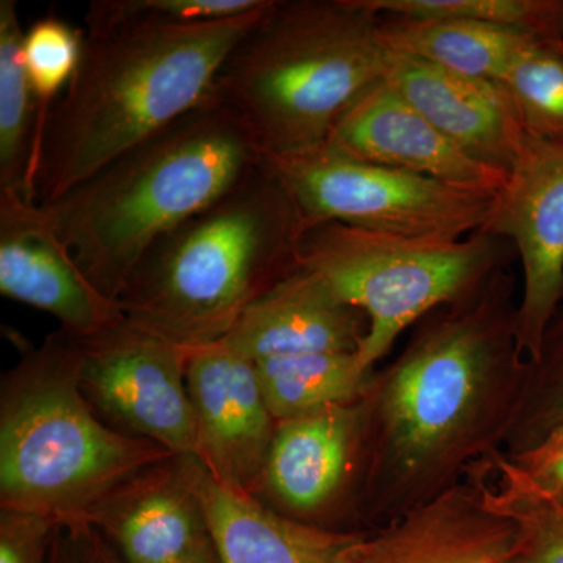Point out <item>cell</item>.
Listing matches in <instances>:
<instances>
[{
  "label": "cell",
  "mask_w": 563,
  "mask_h": 563,
  "mask_svg": "<svg viewBox=\"0 0 563 563\" xmlns=\"http://www.w3.org/2000/svg\"><path fill=\"white\" fill-rule=\"evenodd\" d=\"M517 309L506 266L468 298L426 314L398 357L374 369L361 398L354 531L433 501L504 450L528 373Z\"/></svg>",
  "instance_id": "obj_1"
},
{
  "label": "cell",
  "mask_w": 563,
  "mask_h": 563,
  "mask_svg": "<svg viewBox=\"0 0 563 563\" xmlns=\"http://www.w3.org/2000/svg\"><path fill=\"white\" fill-rule=\"evenodd\" d=\"M268 2L243 16L199 24H87L79 66L44 128L36 203L57 201L207 101L229 52Z\"/></svg>",
  "instance_id": "obj_2"
},
{
  "label": "cell",
  "mask_w": 563,
  "mask_h": 563,
  "mask_svg": "<svg viewBox=\"0 0 563 563\" xmlns=\"http://www.w3.org/2000/svg\"><path fill=\"white\" fill-rule=\"evenodd\" d=\"M262 162L239 114L211 95L46 203L55 231L96 288L120 302L141 258Z\"/></svg>",
  "instance_id": "obj_3"
},
{
  "label": "cell",
  "mask_w": 563,
  "mask_h": 563,
  "mask_svg": "<svg viewBox=\"0 0 563 563\" xmlns=\"http://www.w3.org/2000/svg\"><path fill=\"white\" fill-rule=\"evenodd\" d=\"M302 224L263 161L141 258L125 318L184 350L221 342L244 310L299 268Z\"/></svg>",
  "instance_id": "obj_4"
},
{
  "label": "cell",
  "mask_w": 563,
  "mask_h": 563,
  "mask_svg": "<svg viewBox=\"0 0 563 563\" xmlns=\"http://www.w3.org/2000/svg\"><path fill=\"white\" fill-rule=\"evenodd\" d=\"M387 60L380 16L361 0H269L222 63L213 95L262 157L296 154L328 141Z\"/></svg>",
  "instance_id": "obj_5"
},
{
  "label": "cell",
  "mask_w": 563,
  "mask_h": 563,
  "mask_svg": "<svg viewBox=\"0 0 563 563\" xmlns=\"http://www.w3.org/2000/svg\"><path fill=\"white\" fill-rule=\"evenodd\" d=\"M79 336L63 328L0 380V510L87 521L114 488L173 453L114 431L80 387Z\"/></svg>",
  "instance_id": "obj_6"
},
{
  "label": "cell",
  "mask_w": 563,
  "mask_h": 563,
  "mask_svg": "<svg viewBox=\"0 0 563 563\" xmlns=\"http://www.w3.org/2000/svg\"><path fill=\"white\" fill-rule=\"evenodd\" d=\"M510 246L484 231L451 240L325 222L302 229L298 262L365 314L368 332L357 358L373 372L407 329L506 268Z\"/></svg>",
  "instance_id": "obj_7"
},
{
  "label": "cell",
  "mask_w": 563,
  "mask_h": 563,
  "mask_svg": "<svg viewBox=\"0 0 563 563\" xmlns=\"http://www.w3.org/2000/svg\"><path fill=\"white\" fill-rule=\"evenodd\" d=\"M263 163L298 211L302 229L325 222L395 235L461 240L483 231L496 196L357 161L329 144Z\"/></svg>",
  "instance_id": "obj_8"
},
{
  "label": "cell",
  "mask_w": 563,
  "mask_h": 563,
  "mask_svg": "<svg viewBox=\"0 0 563 563\" xmlns=\"http://www.w3.org/2000/svg\"><path fill=\"white\" fill-rule=\"evenodd\" d=\"M80 347L81 391L107 426L161 444L174 455L196 457L187 350L128 318L80 339Z\"/></svg>",
  "instance_id": "obj_9"
},
{
  "label": "cell",
  "mask_w": 563,
  "mask_h": 563,
  "mask_svg": "<svg viewBox=\"0 0 563 563\" xmlns=\"http://www.w3.org/2000/svg\"><path fill=\"white\" fill-rule=\"evenodd\" d=\"M483 231L506 240L520 255L517 340L532 361L563 301V143L529 136Z\"/></svg>",
  "instance_id": "obj_10"
},
{
  "label": "cell",
  "mask_w": 563,
  "mask_h": 563,
  "mask_svg": "<svg viewBox=\"0 0 563 563\" xmlns=\"http://www.w3.org/2000/svg\"><path fill=\"white\" fill-rule=\"evenodd\" d=\"M361 433V399L277 422L255 496L292 520L357 532L352 498Z\"/></svg>",
  "instance_id": "obj_11"
},
{
  "label": "cell",
  "mask_w": 563,
  "mask_h": 563,
  "mask_svg": "<svg viewBox=\"0 0 563 563\" xmlns=\"http://www.w3.org/2000/svg\"><path fill=\"white\" fill-rule=\"evenodd\" d=\"M187 387L198 429L196 459L218 483L255 496L277 421L257 368L224 342L188 351Z\"/></svg>",
  "instance_id": "obj_12"
},
{
  "label": "cell",
  "mask_w": 563,
  "mask_h": 563,
  "mask_svg": "<svg viewBox=\"0 0 563 563\" xmlns=\"http://www.w3.org/2000/svg\"><path fill=\"white\" fill-rule=\"evenodd\" d=\"M0 292L52 314L79 339L125 320L121 303L81 272L43 207L14 191H0Z\"/></svg>",
  "instance_id": "obj_13"
},
{
  "label": "cell",
  "mask_w": 563,
  "mask_h": 563,
  "mask_svg": "<svg viewBox=\"0 0 563 563\" xmlns=\"http://www.w3.org/2000/svg\"><path fill=\"white\" fill-rule=\"evenodd\" d=\"M325 144L357 161L496 196L509 173L476 161L383 79L340 118Z\"/></svg>",
  "instance_id": "obj_14"
},
{
  "label": "cell",
  "mask_w": 563,
  "mask_h": 563,
  "mask_svg": "<svg viewBox=\"0 0 563 563\" xmlns=\"http://www.w3.org/2000/svg\"><path fill=\"white\" fill-rule=\"evenodd\" d=\"M192 455H173L125 481L88 515L121 563H181L210 542Z\"/></svg>",
  "instance_id": "obj_15"
},
{
  "label": "cell",
  "mask_w": 563,
  "mask_h": 563,
  "mask_svg": "<svg viewBox=\"0 0 563 563\" xmlns=\"http://www.w3.org/2000/svg\"><path fill=\"white\" fill-rule=\"evenodd\" d=\"M384 79L466 154L506 173L514 168L529 135L498 81L391 51Z\"/></svg>",
  "instance_id": "obj_16"
},
{
  "label": "cell",
  "mask_w": 563,
  "mask_h": 563,
  "mask_svg": "<svg viewBox=\"0 0 563 563\" xmlns=\"http://www.w3.org/2000/svg\"><path fill=\"white\" fill-rule=\"evenodd\" d=\"M515 528L463 479L439 498L362 532L344 563H506Z\"/></svg>",
  "instance_id": "obj_17"
},
{
  "label": "cell",
  "mask_w": 563,
  "mask_h": 563,
  "mask_svg": "<svg viewBox=\"0 0 563 563\" xmlns=\"http://www.w3.org/2000/svg\"><path fill=\"white\" fill-rule=\"evenodd\" d=\"M366 332L365 314L299 265L252 302L221 342L257 363L318 352H357Z\"/></svg>",
  "instance_id": "obj_18"
},
{
  "label": "cell",
  "mask_w": 563,
  "mask_h": 563,
  "mask_svg": "<svg viewBox=\"0 0 563 563\" xmlns=\"http://www.w3.org/2000/svg\"><path fill=\"white\" fill-rule=\"evenodd\" d=\"M192 474L220 563H344L361 539L362 532L285 517L257 496L218 483L196 457Z\"/></svg>",
  "instance_id": "obj_19"
},
{
  "label": "cell",
  "mask_w": 563,
  "mask_h": 563,
  "mask_svg": "<svg viewBox=\"0 0 563 563\" xmlns=\"http://www.w3.org/2000/svg\"><path fill=\"white\" fill-rule=\"evenodd\" d=\"M380 35L396 54L492 81L506 76L536 36L483 22L401 16H380Z\"/></svg>",
  "instance_id": "obj_20"
},
{
  "label": "cell",
  "mask_w": 563,
  "mask_h": 563,
  "mask_svg": "<svg viewBox=\"0 0 563 563\" xmlns=\"http://www.w3.org/2000/svg\"><path fill=\"white\" fill-rule=\"evenodd\" d=\"M463 479L488 510L514 525L517 536L506 563H563V503L533 483L506 451L474 462Z\"/></svg>",
  "instance_id": "obj_21"
},
{
  "label": "cell",
  "mask_w": 563,
  "mask_h": 563,
  "mask_svg": "<svg viewBox=\"0 0 563 563\" xmlns=\"http://www.w3.org/2000/svg\"><path fill=\"white\" fill-rule=\"evenodd\" d=\"M16 0H0V191L36 202L35 177L47 117L25 73Z\"/></svg>",
  "instance_id": "obj_22"
},
{
  "label": "cell",
  "mask_w": 563,
  "mask_h": 563,
  "mask_svg": "<svg viewBox=\"0 0 563 563\" xmlns=\"http://www.w3.org/2000/svg\"><path fill=\"white\" fill-rule=\"evenodd\" d=\"M269 412L277 422L325 407L358 401L373 372L362 368L357 352H318L255 363Z\"/></svg>",
  "instance_id": "obj_23"
},
{
  "label": "cell",
  "mask_w": 563,
  "mask_h": 563,
  "mask_svg": "<svg viewBox=\"0 0 563 563\" xmlns=\"http://www.w3.org/2000/svg\"><path fill=\"white\" fill-rule=\"evenodd\" d=\"M498 84L529 136L563 143L562 36H533Z\"/></svg>",
  "instance_id": "obj_24"
},
{
  "label": "cell",
  "mask_w": 563,
  "mask_h": 563,
  "mask_svg": "<svg viewBox=\"0 0 563 563\" xmlns=\"http://www.w3.org/2000/svg\"><path fill=\"white\" fill-rule=\"evenodd\" d=\"M380 16L483 22L536 36H562L563 0H361Z\"/></svg>",
  "instance_id": "obj_25"
},
{
  "label": "cell",
  "mask_w": 563,
  "mask_h": 563,
  "mask_svg": "<svg viewBox=\"0 0 563 563\" xmlns=\"http://www.w3.org/2000/svg\"><path fill=\"white\" fill-rule=\"evenodd\" d=\"M563 424V301L544 332L542 346L532 361L523 395L504 451L517 455L542 442Z\"/></svg>",
  "instance_id": "obj_26"
},
{
  "label": "cell",
  "mask_w": 563,
  "mask_h": 563,
  "mask_svg": "<svg viewBox=\"0 0 563 563\" xmlns=\"http://www.w3.org/2000/svg\"><path fill=\"white\" fill-rule=\"evenodd\" d=\"M84 38L85 31L58 16L40 18L24 33L25 73L46 117L76 74Z\"/></svg>",
  "instance_id": "obj_27"
},
{
  "label": "cell",
  "mask_w": 563,
  "mask_h": 563,
  "mask_svg": "<svg viewBox=\"0 0 563 563\" xmlns=\"http://www.w3.org/2000/svg\"><path fill=\"white\" fill-rule=\"evenodd\" d=\"M266 0H95L88 7L87 24L121 21H158L199 24L243 16L262 9Z\"/></svg>",
  "instance_id": "obj_28"
},
{
  "label": "cell",
  "mask_w": 563,
  "mask_h": 563,
  "mask_svg": "<svg viewBox=\"0 0 563 563\" xmlns=\"http://www.w3.org/2000/svg\"><path fill=\"white\" fill-rule=\"evenodd\" d=\"M58 528L41 515L0 510V563H51Z\"/></svg>",
  "instance_id": "obj_29"
},
{
  "label": "cell",
  "mask_w": 563,
  "mask_h": 563,
  "mask_svg": "<svg viewBox=\"0 0 563 563\" xmlns=\"http://www.w3.org/2000/svg\"><path fill=\"white\" fill-rule=\"evenodd\" d=\"M51 563H121L110 544L88 521L60 525Z\"/></svg>",
  "instance_id": "obj_30"
},
{
  "label": "cell",
  "mask_w": 563,
  "mask_h": 563,
  "mask_svg": "<svg viewBox=\"0 0 563 563\" xmlns=\"http://www.w3.org/2000/svg\"><path fill=\"white\" fill-rule=\"evenodd\" d=\"M533 483L563 503V424L525 453L510 455Z\"/></svg>",
  "instance_id": "obj_31"
},
{
  "label": "cell",
  "mask_w": 563,
  "mask_h": 563,
  "mask_svg": "<svg viewBox=\"0 0 563 563\" xmlns=\"http://www.w3.org/2000/svg\"><path fill=\"white\" fill-rule=\"evenodd\" d=\"M181 563H220V561H218L217 551H214L213 543H211L210 539V542L202 544L187 561Z\"/></svg>",
  "instance_id": "obj_32"
}]
</instances>
